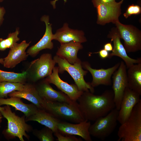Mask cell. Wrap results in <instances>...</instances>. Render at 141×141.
<instances>
[{
	"label": "cell",
	"instance_id": "cell-6",
	"mask_svg": "<svg viewBox=\"0 0 141 141\" xmlns=\"http://www.w3.org/2000/svg\"><path fill=\"white\" fill-rule=\"evenodd\" d=\"M119 110L114 108L105 116L99 118L91 125V136L102 140L109 136L115 129L118 121Z\"/></svg>",
	"mask_w": 141,
	"mask_h": 141
},
{
	"label": "cell",
	"instance_id": "cell-37",
	"mask_svg": "<svg viewBox=\"0 0 141 141\" xmlns=\"http://www.w3.org/2000/svg\"><path fill=\"white\" fill-rule=\"evenodd\" d=\"M3 108V107H1V106H0V121H2V116L1 115V110Z\"/></svg>",
	"mask_w": 141,
	"mask_h": 141
},
{
	"label": "cell",
	"instance_id": "cell-25",
	"mask_svg": "<svg viewBox=\"0 0 141 141\" xmlns=\"http://www.w3.org/2000/svg\"><path fill=\"white\" fill-rule=\"evenodd\" d=\"M28 77L27 70L21 73H16L0 70V82L6 81L25 84Z\"/></svg>",
	"mask_w": 141,
	"mask_h": 141
},
{
	"label": "cell",
	"instance_id": "cell-22",
	"mask_svg": "<svg viewBox=\"0 0 141 141\" xmlns=\"http://www.w3.org/2000/svg\"><path fill=\"white\" fill-rule=\"evenodd\" d=\"M25 120L37 121L51 129L54 133L58 132L57 125L61 121L45 110L39 109L34 114L26 118Z\"/></svg>",
	"mask_w": 141,
	"mask_h": 141
},
{
	"label": "cell",
	"instance_id": "cell-8",
	"mask_svg": "<svg viewBox=\"0 0 141 141\" xmlns=\"http://www.w3.org/2000/svg\"><path fill=\"white\" fill-rule=\"evenodd\" d=\"M97 13V23L104 25L111 22L114 24L119 21V18L122 13L121 6L123 1H115L110 3H102L98 0H92Z\"/></svg>",
	"mask_w": 141,
	"mask_h": 141
},
{
	"label": "cell",
	"instance_id": "cell-36",
	"mask_svg": "<svg viewBox=\"0 0 141 141\" xmlns=\"http://www.w3.org/2000/svg\"><path fill=\"white\" fill-rule=\"evenodd\" d=\"M4 62V58H0V63L3 65Z\"/></svg>",
	"mask_w": 141,
	"mask_h": 141
},
{
	"label": "cell",
	"instance_id": "cell-34",
	"mask_svg": "<svg viewBox=\"0 0 141 141\" xmlns=\"http://www.w3.org/2000/svg\"><path fill=\"white\" fill-rule=\"evenodd\" d=\"M100 2L104 3H110L114 2L116 0H98Z\"/></svg>",
	"mask_w": 141,
	"mask_h": 141
},
{
	"label": "cell",
	"instance_id": "cell-31",
	"mask_svg": "<svg viewBox=\"0 0 141 141\" xmlns=\"http://www.w3.org/2000/svg\"><path fill=\"white\" fill-rule=\"evenodd\" d=\"M93 53H98L100 57L102 59L108 58L109 54L108 51L104 49H101L98 52Z\"/></svg>",
	"mask_w": 141,
	"mask_h": 141
},
{
	"label": "cell",
	"instance_id": "cell-28",
	"mask_svg": "<svg viewBox=\"0 0 141 141\" xmlns=\"http://www.w3.org/2000/svg\"><path fill=\"white\" fill-rule=\"evenodd\" d=\"M33 134L41 141H54L55 139L53 136L54 133L49 128L45 127L40 130H34Z\"/></svg>",
	"mask_w": 141,
	"mask_h": 141
},
{
	"label": "cell",
	"instance_id": "cell-2",
	"mask_svg": "<svg viewBox=\"0 0 141 141\" xmlns=\"http://www.w3.org/2000/svg\"><path fill=\"white\" fill-rule=\"evenodd\" d=\"M43 100V109L60 120L76 123L85 120L77 101L68 103Z\"/></svg>",
	"mask_w": 141,
	"mask_h": 141
},
{
	"label": "cell",
	"instance_id": "cell-7",
	"mask_svg": "<svg viewBox=\"0 0 141 141\" xmlns=\"http://www.w3.org/2000/svg\"><path fill=\"white\" fill-rule=\"evenodd\" d=\"M115 24L121 39L124 41V46L127 53L141 50V31L131 25H125L119 21Z\"/></svg>",
	"mask_w": 141,
	"mask_h": 141
},
{
	"label": "cell",
	"instance_id": "cell-16",
	"mask_svg": "<svg viewBox=\"0 0 141 141\" xmlns=\"http://www.w3.org/2000/svg\"><path fill=\"white\" fill-rule=\"evenodd\" d=\"M46 25V30L42 38L35 45L30 47L27 50V53L32 57H35L42 50L46 49H52L54 44L52 40L53 34L52 32V24L49 22V16L44 15L41 19Z\"/></svg>",
	"mask_w": 141,
	"mask_h": 141
},
{
	"label": "cell",
	"instance_id": "cell-12",
	"mask_svg": "<svg viewBox=\"0 0 141 141\" xmlns=\"http://www.w3.org/2000/svg\"><path fill=\"white\" fill-rule=\"evenodd\" d=\"M107 37L113 42L112 52L109 53L108 58H111L115 56L121 58L124 61L127 69L133 64L141 62V58L136 59L129 57L124 45L120 40V38L118 30L116 27L112 28L107 35Z\"/></svg>",
	"mask_w": 141,
	"mask_h": 141
},
{
	"label": "cell",
	"instance_id": "cell-17",
	"mask_svg": "<svg viewBox=\"0 0 141 141\" xmlns=\"http://www.w3.org/2000/svg\"><path fill=\"white\" fill-rule=\"evenodd\" d=\"M31 43H27L24 40L20 43H16L10 49L8 55L4 58V67L12 68L26 60L29 55L26 50Z\"/></svg>",
	"mask_w": 141,
	"mask_h": 141
},
{
	"label": "cell",
	"instance_id": "cell-32",
	"mask_svg": "<svg viewBox=\"0 0 141 141\" xmlns=\"http://www.w3.org/2000/svg\"><path fill=\"white\" fill-rule=\"evenodd\" d=\"M5 13V10L4 8L0 6V26L4 20L3 17Z\"/></svg>",
	"mask_w": 141,
	"mask_h": 141
},
{
	"label": "cell",
	"instance_id": "cell-9",
	"mask_svg": "<svg viewBox=\"0 0 141 141\" xmlns=\"http://www.w3.org/2000/svg\"><path fill=\"white\" fill-rule=\"evenodd\" d=\"M56 63L51 54H42L31 63L27 70L28 77L33 82L47 77L52 73Z\"/></svg>",
	"mask_w": 141,
	"mask_h": 141
},
{
	"label": "cell",
	"instance_id": "cell-26",
	"mask_svg": "<svg viewBox=\"0 0 141 141\" xmlns=\"http://www.w3.org/2000/svg\"><path fill=\"white\" fill-rule=\"evenodd\" d=\"M24 84L19 83L9 82H0V98H7L8 95L16 91H19L23 88Z\"/></svg>",
	"mask_w": 141,
	"mask_h": 141
},
{
	"label": "cell",
	"instance_id": "cell-14",
	"mask_svg": "<svg viewBox=\"0 0 141 141\" xmlns=\"http://www.w3.org/2000/svg\"><path fill=\"white\" fill-rule=\"evenodd\" d=\"M58 70V67H55L52 73L45 80L54 85L72 101H77L84 92L80 91L75 84H69L62 80L59 76Z\"/></svg>",
	"mask_w": 141,
	"mask_h": 141
},
{
	"label": "cell",
	"instance_id": "cell-40",
	"mask_svg": "<svg viewBox=\"0 0 141 141\" xmlns=\"http://www.w3.org/2000/svg\"><path fill=\"white\" fill-rule=\"evenodd\" d=\"M124 0H121V1H122L123 2V1H124Z\"/></svg>",
	"mask_w": 141,
	"mask_h": 141
},
{
	"label": "cell",
	"instance_id": "cell-11",
	"mask_svg": "<svg viewBox=\"0 0 141 141\" xmlns=\"http://www.w3.org/2000/svg\"><path fill=\"white\" fill-rule=\"evenodd\" d=\"M120 64L118 62L113 66L107 69H96L92 68L87 61L82 62L83 68L91 74L92 80L91 83L93 87L100 85L107 86L112 85L111 77L114 72L118 69Z\"/></svg>",
	"mask_w": 141,
	"mask_h": 141
},
{
	"label": "cell",
	"instance_id": "cell-1",
	"mask_svg": "<svg viewBox=\"0 0 141 141\" xmlns=\"http://www.w3.org/2000/svg\"><path fill=\"white\" fill-rule=\"evenodd\" d=\"M85 120L95 121L115 108L113 90H107L96 95L90 91L84 92L77 101Z\"/></svg>",
	"mask_w": 141,
	"mask_h": 141
},
{
	"label": "cell",
	"instance_id": "cell-15",
	"mask_svg": "<svg viewBox=\"0 0 141 141\" xmlns=\"http://www.w3.org/2000/svg\"><path fill=\"white\" fill-rule=\"evenodd\" d=\"M140 95L127 86L124 91L119 110L118 121L121 124L128 118L135 105L141 100Z\"/></svg>",
	"mask_w": 141,
	"mask_h": 141
},
{
	"label": "cell",
	"instance_id": "cell-33",
	"mask_svg": "<svg viewBox=\"0 0 141 141\" xmlns=\"http://www.w3.org/2000/svg\"><path fill=\"white\" fill-rule=\"evenodd\" d=\"M103 48L109 52L112 51L113 49V46L111 42H109L105 44Z\"/></svg>",
	"mask_w": 141,
	"mask_h": 141
},
{
	"label": "cell",
	"instance_id": "cell-39",
	"mask_svg": "<svg viewBox=\"0 0 141 141\" xmlns=\"http://www.w3.org/2000/svg\"><path fill=\"white\" fill-rule=\"evenodd\" d=\"M1 122H2V121H0V127H1Z\"/></svg>",
	"mask_w": 141,
	"mask_h": 141
},
{
	"label": "cell",
	"instance_id": "cell-13",
	"mask_svg": "<svg viewBox=\"0 0 141 141\" xmlns=\"http://www.w3.org/2000/svg\"><path fill=\"white\" fill-rule=\"evenodd\" d=\"M91 125L90 121L86 120L76 124L61 121L57 125V130L63 135H77L86 141H92L89 132Z\"/></svg>",
	"mask_w": 141,
	"mask_h": 141
},
{
	"label": "cell",
	"instance_id": "cell-20",
	"mask_svg": "<svg viewBox=\"0 0 141 141\" xmlns=\"http://www.w3.org/2000/svg\"><path fill=\"white\" fill-rule=\"evenodd\" d=\"M8 96L25 99L35 105L39 109H43V99L39 95L36 85L25 83L22 89L13 91Z\"/></svg>",
	"mask_w": 141,
	"mask_h": 141
},
{
	"label": "cell",
	"instance_id": "cell-10",
	"mask_svg": "<svg viewBox=\"0 0 141 141\" xmlns=\"http://www.w3.org/2000/svg\"><path fill=\"white\" fill-rule=\"evenodd\" d=\"M127 69L124 62L121 61L119 67L113 73L112 77L114 101L115 108L118 110L120 108L124 91L128 86Z\"/></svg>",
	"mask_w": 141,
	"mask_h": 141
},
{
	"label": "cell",
	"instance_id": "cell-18",
	"mask_svg": "<svg viewBox=\"0 0 141 141\" xmlns=\"http://www.w3.org/2000/svg\"><path fill=\"white\" fill-rule=\"evenodd\" d=\"M45 79L36 85L40 97L44 99L53 102L70 103L73 101L62 92L54 90Z\"/></svg>",
	"mask_w": 141,
	"mask_h": 141
},
{
	"label": "cell",
	"instance_id": "cell-23",
	"mask_svg": "<svg viewBox=\"0 0 141 141\" xmlns=\"http://www.w3.org/2000/svg\"><path fill=\"white\" fill-rule=\"evenodd\" d=\"M3 105H8L14 107L16 110L23 112L26 118L34 114L38 109L34 104L25 103L20 98L16 97H11L7 98H0V106Z\"/></svg>",
	"mask_w": 141,
	"mask_h": 141
},
{
	"label": "cell",
	"instance_id": "cell-5",
	"mask_svg": "<svg viewBox=\"0 0 141 141\" xmlns=\"http://www.w3.org/2000/svg\"><path fill=\"white\" fill-rule=\"evenodd\" d=\"M53 58L58 65V73H62L66 71L73 79L75 84L80 91L83 92L90 91L92 93L94 92V87L90 83L86 82L84 79V76L88 72L83 69L81 60L74 64H71L56 55Z\"/></svg>",
	"mask_w": 141,
	"mask_h": 141
},
{
	"label": "cell",
	"instance_id": "cell-35",
	"mask_svg": "<svg viewBox=\"0 0 141 141\" xmlns=\"http://www.w3.org/2000/svg\"><path fill=\"white\" fill-rule=\"evenodd\" d=\"M58 0H55L51 2V3L53 6L54 8L55 9L56 8L55 4L56 1ZM64 3H66L67 1V0H64Z\"/></svg>",
	"mask_w": 141,
	"mask_h": 141
},
{
	"label": "cell",
	"instance_id": "cell-21",
	"mask_svg": "<svg viewBox=\"0 0 141 141\" xmlns=\"http://www.w3.org/2000/svg\"><path fill=\"white\" fill-rule=\"evenodd\" d=\"M83 48L81 43L74 41L61 44L56 55L69 63L74 64L80 60L78 57L77 54Z\"/></svg>",
	"mask_w": 141,
	"mask_h": 141
},
{
	"label": "cell",
	"instance_id": "cell-27",
	"mask_svg": "<svg viewBox=\"0 0 141 141\" xmlns=\"http://www.w3.org/2000/svg\"><path fill=\"white\" fill-rule=\"evenodd\" d=\"M19 33V29L17 28L15 32L9 34L6 38H0V51H3L13 47L20 40L18 37Z\"/></svg>",
	"mask_w": 141,
	"mask_h": 141
},
{
	"label": "cell",
	"instance_id": "cell-30",
	"mask_svg": "<svg viewBox=\"0 0 141 141\" xmlns=\"http://www.w3.org/2000/svg\"><path fill=\"white\" fill-rule=\"evenodd\" d=\"M54 135L57 137L56 140L58 141H81L82 139L78 138L74 135H63L58 132L54 133Z\"/></svg>",
	"mask_w": 141,
	"mask_h": 141
},
{
	"label": "cell",
	"instance_id": "cell-24",
	"mask_svg": "<svg viewBox=\"0 0 141 141\" xmlns=\"http://www.w3.org/2000/svg\"><path fill=\"white\" fill-rule=\"evenodd\" d=\"M127 71L128 86L141 95V62L134 64Z\"/></svg>",
	"mask_w": 141,
	"mask_h": 141
},
{
	"label": "cell",
	"instance_id": "cell-4",
	"mask_svg": "<svg viewBox=\"0 0 141 141\" xmlns=\"http://www.w3.org/2000/svg\"><path fill=\"white\" fill-rule=\"evenodd\" d=\"M119 128L118 141H141V100L133 108L128 119Z\"/></svg>",
	"mask_w": 141,
	"mask_h": 141
},
{
	"label": "cell",
	"instance_id": "cell-3",
	"mask_svg": "<svg viewBox=\"0 0 141 141\" xmlns=\"http://www.w3.org/2000/svg\"><path fill=\"white\" fill-rule=\"evenodd\" d=\"M1 113L7 120V128L3 131V133L7 138L18 137L21 141H24L23 136L29 139L26 132L32 130L31 126L26 123L25 115L20 117L13 112L10 106L5 105L3 107Z\"/></svg>",
	"mask_w": 141,
	"mask_h": 141
},
{
	"label": "cell",
	"instance_id": "cell-38",
	"mask_svg": "<svg viewBox=\"0 0 141 141\" xmlns=\"http://www.w3.org/2000/svg\"><path fill=\"white\" fill-rule=\"evenodd\" d=\"M4 0H0V2H3Z\"/></svg>",
	"mask_w": 141,
	"mask_h": 141
},
{
	"label": "cell",
	"instance_id": "cell-29",
	"mask_svg": "<svg viewBox=\"0 0 141 141\" xmlns=\"http://www.w3.org/2000/svg\"><path fill=\"white\" fill-rule=\"evenodd\" d=\"M141 13V7L138 5L132 4L128 7L123 15L127 19L132 15H137Z\"/></svg>",
	"mask_w": 141,
	"mask_h": 141
},
{
	"label": "cell",
	"instance_id": "cell-19",
	"mask_svg": "<svg viewBox=\"0 0 141 141\" xmlns=\"http://www.w3.org/2000/svg\"><path fill=\"white\" fill-rule=\"evenodd\" d=\"M84 35L83 31L71 29L68 27V24L66 23L53 34L52 39L58 41L60 44L72 41L81 43L87 41Z\"/></svg>",
	"mask_w": 141,
	"mask_h": 141
}]
</instances>
